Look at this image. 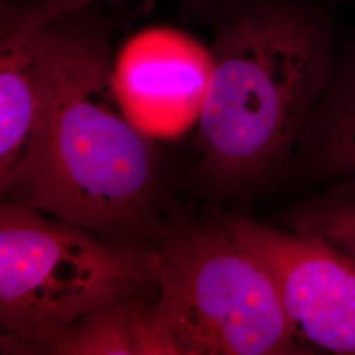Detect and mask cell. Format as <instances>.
<instances>
[{"label":"cell","instance_id":"30bf717a","mask_svg":"<svg viewBox=\"0 0 355 355\" xmlns=\"http://www.w3.org/2000/svg\"><path fill=\"white\" fill-rule=\"evenodd\" d=\"M280 225L318 237L355 262V177L334 182L292 204L280 217Z\"/></svg>","mask_w":355,"mask_h":355},{"label":"cell","instance_id":"277c9868","mask_svg":"<svg viewBox=\"0 0 355 355\" xmlns=\"http://www.w3.org/2000/svg\"><path fill=\"white\" fill-rule=\"evenodd\" d=\"M155 316L178 355L315 354L266 268L221 223L171 234L157 252Z\"/></svg>","mask_w":355,"mask_h":355},{"label":"cell","instance_id":"8992f818","mask_svg":"<svg viewBox=\"0 0 355 355\" xmlns=\"http://www.w3.org/2000/svg\"><path fill=\"white\" fill-rule=\"evenodd\" d=\"M0 24V192L17 202L42 150L55 33L51 21L28 23L4 0Z\"/></svg>","mask_w":355,"mask_h":355},{"label":"cell","instance_id":"8fae6325","mask_svg":"<svg viewBox=\"0 0 355 355\" xmlns=\"http://www.w3.org/2000/svg\"><path fill=\"white\" fill-rule=\"evenodd\" d=\"M101 0H44L33 7L21 8V16L28 23H45L53 19L80 11L99 3ZM191 6H203L223 3L224 0H183Z\"/></svg>","mask_w":355,"mask_h":355},{"label":"cell","instance_id":"7c38bea8","mask_svg":"<svg viewBox=\"0 0 355 355\" xmlns=\"http://www.w3.org/2000/svg\"><path fill=\"white\" fill-rule=\"evenodd\" d=\"M10 1L16 3V4H19V6H23V7H33V6L40 4V3L44 1V0H10Z\"/></svg>","mask_w":355,"mask_h":355},{"label":"cell","instance_id":"ba28073f","mask_svg":"<svg viewBox=\"0 0 355 355\" xmlns=\"http://www.w3.org/2000/svg\"><path fill=\"white\" fill-rule=\"evenodd\" d=\"M292 171L309 189L355 177V26H341L329 82L299 139Z\"/></svg>","mask_w":355,"mask_h":355},{"label":"cell","instance_id":"5b68a950","mask_svg":"<svg viewBox=\"0 0 355 355\" xmlns=\"http://www.w3.org/2000/svg\"><path fill=\"white\" fill-rule=\"evenodd\" d=\"M223 224L266 268L308 349L355 355V262L315 236L239 216Z\"/></svg>","mask_w":355,"mask_h":355},{"label":"cell","instance_id":"3957f363","mask_svg":"<svg viewBox=\"0 0 355 355\" xmlns=\"http://www.w3.org/2000/svg\"><path fill=\"white\" fill-rule=\"evenodd\" d=\"M146 287H157V252L117 245L26 204L0 205L3 354Z\"/></svg>","mask_w":355,"mask_h":355},{"label":"cell","instance_id":"6da1fadb","mask_svg":"<svg viewBox=\"0 0 355 355\" xmlns=\"http://www.w3.org/2000/svg\"><path fill=\"white\" fill-rule=\"evenodd\" d=\"M336 0H224L196 142L216 187L248 193L293 162L329 82Z\"/></svg>","mask_w":355,"mask_h":355},{"label":"cell","instance_id":"4fadbf2b","mask_svg":"<svg viewBox=\"0 0 355 355\" xmlns=\"http://www.w3.org/2000/svg\"><path fill=\"white\" fill-rule=\"evenodd\" d=\"M338 4L340 3H354L355 0H336Z\"/></svg>","mask_w":355,"mask_h":355},{"label":"cell","instance_id":"9c48e42d","mask_svg":"<svg viewBox=\"0 0 355 355\" xmlns=\"http://www.w3.org/2000/svg\"><path fill=\"white\" fill-rule=\"evenodd\" d=\"M15 354L178 355L144 295L104 305L71 324L41 330Z\"/></svg>","mask_w":355,"mask_h":355},{"label":"cell","instance_id":"7a4b0ae2","mask_svg":"<svg viewBox=\"0 0 355 355\" xmlns=\"http://www.w3.org/2000/svg\"><path fill=\"white\" fill-rule=\"evenodd\" d=\"M89 11L49 20L55 64L42 150L16 203L137 248L132 239L152 225L158 162L117 99L111 31Z\"/></svg>","mask_w":355,"mask_h":355},{"label":"cell","instance_id":"52a82bcc","mask_svg":"<svg viewBox=\"0 0 355 355\" xmlns=\"http://www.w3.org/2000/svg\"><path fill=\"white\" fill-rule=\"evenodd\" d=\"M211 69L209 49L177 33L153 32L130 42L114 61V89L144 135L177 139L199 123Z\"/></svg>","mask_w":355,"mask_h":355}]
</instances>
